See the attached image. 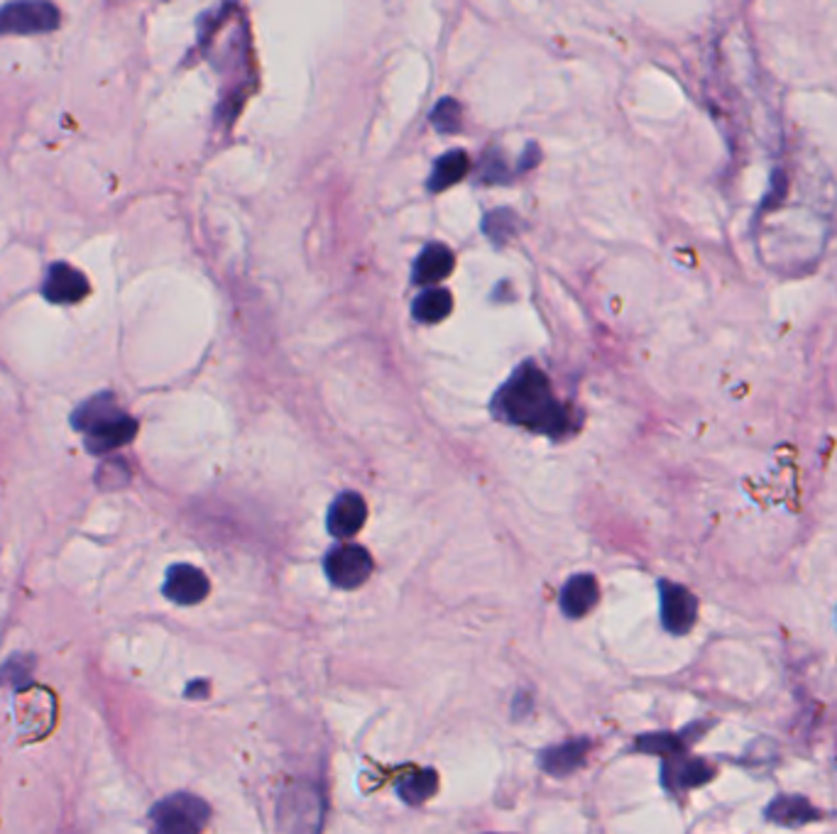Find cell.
<instances>
[{"instance_id":"6da1fadb","label":"cell","mask_w":837,"mask_h":834,"mask_svg":"<svg viewBox=\"0 0 837 834\" xmlns=\"http://www.w3.org/2000/svg\"><path fill=\"white\" fill-rule=\"evenodd\" d=\"M495 407L512 424L534 428L541 434H559L565 428V411L551 394L544 372L534 365H522L502 392L497 394Z\"/></svg>"},{"instance_id":"7a4b0ae2","label":"cell","mask_w":837,"mask_h":834,"mask_svg":"<svg viewBox=\"0 0 837 834\" xmlns=\"http://www.w3.org/2000/svg\"><path fill=\"white\" fill-rule=\"evenodd\" d=\"M209 820V803L191 793L167 795L150 810L152 834H201Z\"/></svg>"},{"instance_id":"3957f363","label":"cell","mask_w":837,"mask_h":834,"mask_svg":"<svg viewBox=\"0 0 837 834\" xmlns=\"http://www.w3.org/2000/svg\"><path fill=\"white\" fill-rule=\"evenodd\" d=\"M62 15L56 6L44 0H20L0 8V38L6 35H44L60 28Z\"/></svg>"},{"instance_id":"277c9868","label":"cell","mask_w":837,"mask_h":834,"mask_svg":"<svg viewBox=\"0 0 837 834\" xmlns=\"http://www.w3.org/2000/svg\"><path fill=\"white\" fill-rule=\"evenodd\" d=\"M279 834H316L324 822V805L314 788H292L279 798Z\"/></svg>"},{"instance_id":"5b68a950","label":"cell","mask_w":837,"mask_h":834,"mask_svg":"<svg viewBox=\"0 0 837 834\" xmlns=\"http://www.w3.org/2000/svg\"><path fill=\"white\" fill-rule=\"evenodd\" d=\"M324 570L326 578L331 580L336 588L356 590L370 578L372 556L363 546L341 544L328 550L324 558Z\"/></svg>"},{"instance_id":"8992f818","label":"cell","mask_w":837,"mask_h":834,"mask_svg":"<svg viewBox=\"0 0 837 834\" xmlns=\"http://www.w3.org/2000/svg\"><path fill=\"white\" fill-rule=\"evenodd\" d=\"M659 597H661V624L674 637H684L693 629L698 619V600L696 595L669 580L659 582Z\"/></svg>"},{"instance_id":"52a82bcc","label":"cell","mask_w":837,"mask_h":834,"mask_svg":"<svg viewBox=\"0 0 837 834\" xmlns=\"http://www.w3.org/2000/svg\"><path fill=\"white\" fill-rule=\"evenodd\" d=\"M88 279L66 263H54L42 281V297L50 303H78L88 297Z\"/></svg>"},{"instance_id":"ba28073f","label":"cell","mask_w":837,"mask_h":834,"mask_svg":"<svg viewBox=\"0 0 837 834\" xmlns=\"http://www.w3.org/2000/svg\"><path fill=\"white\" fill-rule=\"evenodd\" d=\"M211 590V582L206 575H203L199 568L187 566V563H177L167 570L165 578V597L172 600L174 605H199L206 600V595Z\"/></svg>"},{"instance_id":"9c48e42d","label":"cell","mask_w":837,"mask_h":834,"mask_svg":"<svg viewBox=\"0 0 837 834\" xmlns=\"http://www.w3.org/2000/svg\"><path fill=\"white\" fill-rule=\"evenodd\" d=\"M712 776H716V769L703 759H693L686 757V753H676L671 759H664V776L661 781L669 791H691V788H698L708 783Z\"/></svg>"},{"instance_id":"30bf717a","label":"cell","mask_w":837,"mask_h":834,"mask_svg":"<svg viewBox=\"0 0 837 834\" xmlns=\"http://www.w3.org/2000/svg\"><path fill=\"white\" fill-rule=\"evenodd\" d=\"M365 520H368L365 500L356 492H343V494H338L336 502L331 504V510H328L326 526L336 538H350L363 528Z\"/></svg>"},{"instance_id":"8fae6325","label":"cell","mask_w":837,"mask_h":834,"mask_svg":"<svg viewBox=\"0 0 837 834\" xmlns=\"http://www.w3.org/2000/svg\"><path fill=\"white\" fill-rule=\"evenodd\" d=\"M120 416H126V411H123L118 399L110 392H100L96 397L78 404L72 414V426L86 436L100 426L120 419Z\"/></svg>"},{"instance_id":"7c38bea8","label":"cell","mask_w":837,"mask_h":834,"mask_svg":"<svg viewBox=\"0 0 837 834\" xmlns=\"http://www.w3.org/2000/svg\"><path fill=\"white\" fill-rule=\"evenodd\" d=\"M135 436H138V421L126 414V416H120V419L100 426L92 434H86L84 446L92 456H108L113 453V450L128 446Z\"/></svg>"},{"instance_id":"4fadbf2b","label":"cell","mask_w":837,"mask_h":834,"mask_svg":"<svg viewBox=\"0 0 837 834\" xmlns=\"http://www.w3.org/2000/svg\"><path fill=\"white\" fill-rule=\"evenodd\" d=\"M766 820L774 822L778 827L798 830L806 827L810 822L820 820V810L813 808L806 798L801 795H778L766 808Z\"/></svg>"},{"instance_id":"5bb4252c","label":"cell","mask_w":837,"mask_h":834,"mask_svg":"<svg viewBox=\"0 0 837 834\" xmlns=\"http://www.w3.org/2000/svg\"><path fill=\"white\" fill-rule=\"evenodd\" d=\"M597 580L593 575H573L561 590V612L571 619H581L597 605Z\"/></svg>"},{"instance_id":"9a60e30c","label":"cell","mask_w":837,"mask_h":834,"mask_svg":"<svg viewBox=\"0 0 837 834\" xmlns=\"http://www.w3.org/2000/svg\"><path fill=\"white\" fill-rule=\"evenodd\" d=\"M456 267V257L451 253V247L434 243L426 245L418 260L414 265V281L416 285H436V281L446 279Z\"/></svg>"},{"instance_id":"2e32d148","label":"cell","mask_w":837,"mask_h":834,"mask_svg":"<svg viewBox=\"0 0 837 834\" xmlns=\"http://www.w3.org/2000/svg\"><path fill=\"white\" fill-rule=\"evenodd\" d=\"M587 749H591V741L587 739L559 744V747H551L541 753V769L551 776H569L575 769H581L587 757Z\"/></svg>"},{"instance_id":"e0dca14e","label":"cell","mask_w":837,"mask_h":834,"mask_svg":"<svg viewBox=\"0 0 837 834\" xmlns=\"http://www.w3.org/2000/svg\"><path fill=\"white\" fill-rule=\"evenodd\" d=\"M470 169L468 154L463 150L446 152L441 160L434 164V172L428 177V191H444L448 186L458 184L460 179H466Z\"/></svg>"},{"instance_id":"ac0fdd59","label":"cell","mask_w":837,"mask_h":834,"mask_svg":"<svg viewBox=\"0 0 837 834\" xmlns=\"http://www.w3.org/2000/svg\"><path fill=\"white\" fill-rule=\"evenodd\" d=\"M454 309V299L446 289H426L424 295H418L414 301V319L422 323H438Z\"/></svg>"},{"instance_id":"d6986e66","label":"cell","mask_w":837,"mask_h":834,"mask_svg":"<svg viewBox=\"0 0 837 834\" xmlns=\"http://www.w3.org/2000/svg\"><path fill=\"white\" fill-rule=\"evenodd\" d=\"M436 788H438L436 771L426 769V771H418V773L410 776V779L402 781L400 798L410 805H422L436 793Z\"/></svg>"},{"instance_id":"ffe728a7","label":"cell","mask_w":837,"mask_h":834,"mask_svg":"<svg viewBox=\"0 0 837 834\" xmlns=\"http://www.w3.org/2000/svg\"><path fill=\"white\" fill-rule=\"evenodd\" d=\"M637 749L644 753H654V757L671 759V757H676V753L684 751V739H678L676 735H666V731H659V735H644L637 741Z\"/></svg>"},{"instance_id":"44dd1931","label":"cell","mask_w":837,"mask_h":834,"mask_svg":"<svg viewBox=\"0 0 837 834\" xmlns=\"http://www.w3.org/2000/svg\"><path fill=\"white\" fill-rule=\"evenodd\" d=\"M432 122L441 132H456L460 128V106L456 100H441L432 113Z\"/></svg>"},{"instance_id":"7402d4cb","label":"cell","mask_w":837,"mask_h":834,"mask_svg":"<svg viewBox=\"0 0 837 834\" xmlns=\"http://www.w3.org/2000/svg\"><path fill=\"white\" fill-rule=\"evenodd\" d=\"M30 666H32V661H28V659H13L8 663V666L0 669V685L8 683V681L18 683L22 675L30 673Z\"/></svg>"},{"instance_id":"603a6c76","label":"cell","mask_w":837,"mask_h":834,"mask_svg":"<svg viewBox=\"0 0 837 834\" xmlns=\"http://www.w3.org/2000/svg\"><path fill=\"white\" fill-rule=\"evenodd\" d=\"M206 691H209V685H206V683H191V685L187 687V695H189V697H194V693H203V697H206Z\"/></svg>"}]
</instances>
